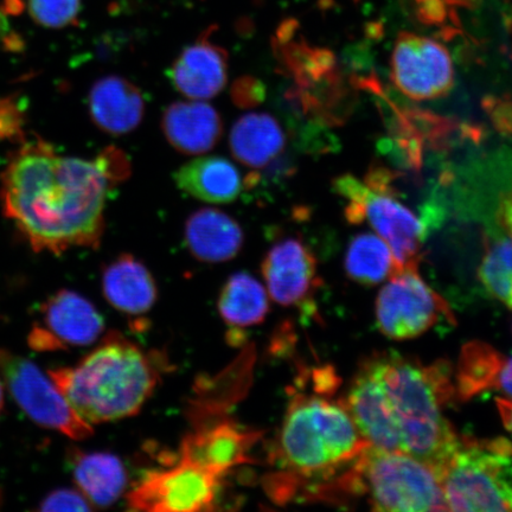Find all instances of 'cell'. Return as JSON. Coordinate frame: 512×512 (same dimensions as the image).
I'll list each match as a JSON object with an SVG mask.
<instances>
[{
  "instance_id": "cell-32",
  "label": "cell",
  "mask_w": 512,
  "mask_h": 512,
  "mask_svg": "<svg viewBox=\"0 0 512 512\" xmlns=\"http://www.w3.org/2000/svg\"><path fill=\"white\" fill-rule=\"evenodd\" d=\"M496 402L505 430H507L512 437V400L499 398Z\"/></svg>"
},
{
  "instance_id": "cell-4",
  "label": "cell",
  "mask_w": 512,
  "mask_h": 512,
  "mask_svg": "<svg viewBox=\"0 0 512 512\" xmlns=\"http://www.w3.org/2000/svg\"><path fill=\"white\" fill-rule=\"evenodd\" d=\"M163 371L162 357L110 332L76 366L50 370L49 375L80 418L93 426L138 414Z\"/></svg>"
},
{
  "instance_id": "cell-3",
  "label": "cell",
  "mask_w": 512,
  "mask_h": 512,
  "mask_svg": "<svg viewBox=\"0 0 512 512\" xmlns=\"http://www.w3.org/2000/svg\"><path fill=\"white\" fill-rule=\"evenodd\" d=\"M313 393L293 390L283 424L270 451L273 472L265 489L273 501L306 499L331 482L370 446L358 431L344 400L331 398L330 370H317Z\"/></svg>"
},
{
  "instance_id": "cell-18",
  "label": "cell",
  "mask_w": 512,
  "mask_h": 512,
  "mask_svg": "<svg viewBox=\"0 0 512 512\" xmlns=\"http://www.w3.org/2000/svg\"><path fill=\"white\" fill-rule=\"evenodd\" d=\"M184 241L198 261L222 264L239 255L245 233L233 216L219 209L203 208L185 221Z\"/></svg>"
},
{
  "instance_id": "cell-17",
  "label": "cell",
  "mask_w": 512,
  "mask_h": 512,
  "mask_svg": "<svg viewBox=\"0 0 512 512\" xmlns=\"http://www.w3.org/2000/svg\"><path fill=\"white\" fill-rule=\"evenodd\" d=\"M164 137L174 149L187 156L204 155L220 143L223 120L215 107L201 100L176 101L162 117Z\"/></svg>"
},
{
  "instance_id": "cell-1",
  "label": "cell",
  "mask_w": 512,
  "mask_h": 512,
  "mask_svg": "<svg viewBox=\"0 0 512 512\" xmlns=\"http://www.w3.org/2000/svg\"><path fill=\"white\" fill-rule=\"evenodd\" d=\"M114 187L100 155L62 156L46 140L24 138L0 176V201L35 252L62 254L100 246Z\"/></svg>"
},
{
  "instance_id": "cell-9",
  "label": "cell",
  "mask_w": 512,
  "mask_h": 512,
  "mask_svg": "<svg viewBox=\"0 0 512 512\" xmlns=\"http://www.w3.org/2000/svg\"><path fill=\"white\" fill-rule=\"evenodd\" d=\"M388 280L376 300V324L382 335L405 341L424 335L441 319L456 322L446 300L418 270L402 271Z\"/></svg>"
},
{
  "instance_id": "cell-15",
  "label": "cell",
  "mask_w": 512,
  "mask_h": 512,
  "mask_svg": "<svg viewBox=\"0 0 512 512\" xmlns=\"http://www.w3.org/2000/svg\"><path fill=\"white\" fill-rule=\"evenodd\" d=\"M209 29L185 47L168 72L171 85L190 100L215 98L226 88L229 74L227 50L211 41Z\"/></svg>"
},
{
  "instance_id": "cell-28",
  "label": "cell",
  "mask_w": 512,
  "mask_h": 512,
  "mask_svg": "<svg viewBox=\"0 0 512 512\" xmlns=\"http://www.w3.org/2000/svg\"><path fill=\"white\" fill-rule=\"evenodd\" d=\"M91 502L81 494L80 490L60 489L51 492L44 498L41 511H91Z\"/></svg>"
},
{
  "instance_id": "cell-27",
  "label": "cell",
  "mask_w": 512,
  "mask_h": 512,
  "mask_svg": "<svg viewBox=\"0 0 512 512\" xmlns=\"http://www.w3.org/2000/svg\"><path fill=\"white\" fill-rule=\"evenodd\" d=\"M82 0H28L32 21L46 29H64L78 22Z\"/></svg>"
},
{
  "instance_id": "cell-14",
  "label": "cell",
  "mask_w": 512,
  "mask_h": 512,
  "mask_svg": "<svg viewBox=\"0 0 512 512\" xmlns=\"http://www.w3.org/2000/svg\"><path fill=\"white\" fill-rule=\"evenodd\" d=\"M261 437V432L233 420L209 422L183 439L181 458L223 478L235 467L252 462L249 456Z\"/></svg>"
},
{
  "instance_id": "cell-12",
  "label": "cell",
  "mask_w": 512,
  "mask_h": 512,
  "mask_svg": "<svg viewBox=\"0 0 512 512\" xmlns=\"http://www.w3.org/2000/svg\"><path fill=\"white\" fill-rule=\"evenodd\" d=\"M43 325L29 335V345L38 351L86 347L104 334L105 320L81 294L62 290L42 306Z\"/></svg>"
},
{
  "instance_id": "cell-5",
  "label": "cell",
  "mask_w": 512,
  "mask_h": 512,
  "mask_svg": "<svg viewBox=\"0 0 512 512\" xmlns=\"http://www.w3.org/2000/svg\"><path fill=\"white\" fill-rule=\"evenodd\" d=\"M345 503L363 498L376 511L447 510L433 467L401 452L369 446L341 478Z\"/></svg>"
},
{
  "instance_id": "cell-23",
  "label": "cell",
  "mask_w": 512,
  "mask_h": 512,
  "mask_svg": "<svg viewBox=\"0 0 512 512\" xmlns=\"http://www.w3.org/2000/svg\"><path fill=\"white\" fill-rule=\"evenodd\" d=\"M72 471L81 494L95 507H110L126 490L125 466L114 454L74 451Z\"/></svg>"
},
{
  "instance_id": "cell-29",
  "label": "cell",
  "mask_w": 512,
  "mask_h": 512,
  "mask_svg": "<svg viewBox=\"0 0 512 512\" xmlns=\"http://www.w3.org/2000/svg\"><path fill=\"white\" fill-rule=\"evenodd\" d=\"M232 99L235 106L240 108H253L265 99V86L253 76H242L236 80L232 87Z\"/></svg>"
},
{
  "instance_id": "cell-7",
  "label": "cell",
  "mask_w": 512,
  "mask_h": 512,
  "mask_svg": "<svg viewBox=\"0 0 512 512\" xmlns=\"http://www.w3.org/2000/svg\"><path fill=\"white\" fill-rule=\"evenodd\" d=\"M334 189L348 202V221L367 222L387 242L399 273L418 270L428 226L390 188L387 171H371L364 182L344 175L335 179Z\"/></svg>"
},
{
  "instance_id": "cell-33",
  "label": "cell",
  "mask_w": 512,
  "mask_h": 512,
  "mask_svg": "<svg viewBox=\"0 0 512 512\" xmlns=\"http://www.w3.org/2000/svg\"><path fill=\"white\" fill-rule=\"evenodd\" d=\"M4 405V390H3V384L0 382V413H2Z\"/></svg>"
},
{
  "instance_id": "cell-22",
  "label": "cell",
  "mask_w": 512,
  "mask_h": 512,
  "mask_svg": "<svg viewBox=\"0 0 512 512\" xmlns=\"http://www.w3.org/2000/svg\"><path fill=\"white\" fill-rule=\"evenodd\" d=\"M286 134L279 121L268 113H249L235 121L229 134L233 157L249 169H262L279 158Z\"/></svg>"
},
{
  "instance_id": "cell-6",
  "label": "cell",
  "mask_w": 512,
  "mask_h": 512,
  "mask_svg": "<svg viewBox=\"0 0 512 512\" xmlns=\"http://www.w3.org/2000/svg\"><path fill=\"white\" fill-rule=\"evenodd\" d=\"M447 510L512 511V443L459 437L438 471Z\"/></svg>"
},
{
  "instance_id": "cell-21",
  "label": "cell",
  "mask_w": 512,
  "mask_h": 512,
  "mask_svg": "<svg viewBox=\"0 0 512 512\" xmlns=\"http://www.w3.org/2000/svg\"><path fill=\"white\" fill-rule=\"evenodd\" d=\"M174 181L185 194L211 204L232 203L245 189L238 166L220 156L190 160L175 172Z\"/></svg>"
},
{
  "instance_id": "cell-16",
  "label": "cell",
  "mask_w": 512,
  "mask_h": 512,
  "mask_svg": "<svg viewBox=\"0 0 512 512\" xmlns=\"http://www.w3.org/2000/svg\"><path fill=\"white\" fill-rule=\"evenodd\" d=\"M88 112L102 132L125 136L142 124L146 102L143 92L133 82L118 75L105 76L89 91Z\"/></svg>"
},
{
  "instance_id": "cell-2",
  "label": "cell",
  "mask_w": 512,
  "mask_h": 512,
  "mask_svg": "<svg viewBox=\"0 0 512 512\" xmlns=\"http://www.w3.org/2000/svg\"><path fill=\"white\" fill-rule=\"evenodd\" d=\"M456 396L447 362L424 366L384 352L362 363L344 403L370 446L409 454L438 475L459 439L444 415Z\"/></svg>"
},
{
  "instance_id": "cell-11",
  "label": "cell",
  "mask_w": 512,
  "mask_h": 512,
  "mask_svg": "<svg viewBox=\"0 0 512 512\" xmlns=\"http://www.w3.org/2000/svg\"><path fill=\"white\" fill-rule=\"evenodd\" d=\"M390 78L409 99L444 98L454 87L451 55L443 44L431 38L402 32L390 60Z\"/></svg>"
},
{
  "instance_id": "cell-31",
  "label": "cell",
  "mask_w": 512,
  "mask_h": 512,
  "mask_svg": "<svg viewBox=\"0 0 512 512\" xmlns=\"http://www.w3.org/2000/svg\"><path fill=\"white\" fill-rule=\"evenodd\" d=\"M498 221L505 232L512 236V192L503 195L498 208Z\"/></svg>"
},
{
  "instance_id": "cell-26",
  "label": "cell",
  "mask_w": 512,
  "mask_h": 512,
  "mask_svg": "<svg viewBox=\"0 0 512 512\" xmlns=\"http://www.w3.org/2000/svg\"><path fill=\"white\" fill-rule=\"evenodd\" d=\"M478 277L486 292L512 309V236L486 241Z\"/></svg>"
},
{
  "instance_id": "cell-30",
  "label": "cell",
  "mask_w": 512,
  "mask_h": 512,
  "mask_svg": "<svg viewBox=\"0 0 512 512\" xmlns=\"http://www.w3.org/2000/svg\"><path fill=\"white\" fill-rule=\"evenodd\" d=\"M5 139H24L23 113L12 99L0 100V140Z\"/></svg>"
},
{
  "instance_id": "cell-20",
  "label": "cell",
  "mask_w": 512,
  "mask_h": 512,
  "mask_svg": "<svg viewBox=\"0 0 512 512\" xmlns=\"http://www.w3.org/2000/svg\"><path fill=\"white\" fill-rule=\"evenodd\" d=\"M102 292L115 310L127 316H144L158 298L155 278L136 256L123 254L102 272Z\"/></svg>"
},
{
  "instance_id": "cell-13",
  "label": "cell",
  "mask_w": 512,
  "mask_h": 512,
  "mask_svg": "<svg viewBox=\"0 0 512 512\" xmlns=\"http://www.w3.org/2000/svg\"><path fill=\"white\" fill-rule=\"evenodd\" d=\"M261 272L271 300L284 307L305 309L319 286L316 256L297 238L275 242L262 260Z\"/></svg>"
},
{
  "instance_id": "cell-25",
  "label": "cell",
  "mask_w": 512,
  "mask_h": 512,
  "mask_svg": "<svg viewBox=\"0 0 512 512\" xmlns=\"http://www.w3.org/2000/svg\"><path fill=\"white\" fill-rule=\"evenodd\" d=\"M344 266L349 277L362 285H379L399 273L387 242L371 233L358 234L350 241Z\"/></svg>"
},
{
  "instance_id": "cell-19",
  "label": "cell",
  "mask_w": 512,
  "mask_h": 512,
  "mask_svg": "<svg viewBox=\"0 0 512 512\" xmlns=\"http://www.w3.org/2000/svg\"><path fill=\"white\" fill-rule=\"evenodd\" d=\"M454 379L460 400H470L490 390L512 400V354L505 355L484 342L467 343L460 352Z\"/></svg>"
},
{
  "instance_id": "cell-8",
  "label": "cell",
  "mask_w": 512,
  "mask_h": 512,
  "mask_svg": "<svg viewBox=\"0 0 512 512\" xmlns=\"http://www.w3.org/2000/svg\"><path fill=\"white\" fill-rule=\"evenodd\" d=\"M0 373L18 406L37 425L74 440L92 437L93 426L80 418L53 379L28 358L0 350Z\"/></svg>"
},
{
  "instance_id": "cell-10",
  "label": "cell",
  "mask_w": 512,
  "mask_h": 512,
  "mask_svg": "<svg viewBox=\"0 0 512 512\" xmlns=\"http://www.w3.org/2000/svg\"><path fill=\"white\" fill-rule=\"evenodd\" d=\"M222 478L179 458L178 463L152 470L128 492V508L145 512H197L215 507Z\"/></svg>"
},
{
  "instance_id": "cell-24",
  "label": "cell",
  "mask_w": 512,
  "mask_h": 512,
  "mask_svg": "<svg viewBox=\"0 0 512 512\" xmlns=\"http://www.w3.org/2000/svg\"><path fill=\"white\" fill-rule=\"evenodd\" d=\"M270 294L253 275L238 272L222 287L219 303L223 322L236 330L252 328L264 322L270 312Z\"/></svg>"
}]
</instances>
